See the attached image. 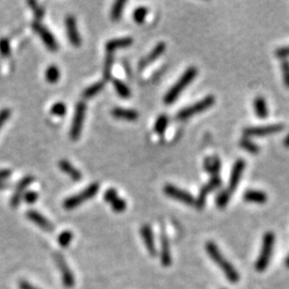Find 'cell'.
Returning a JSON list of instances; mask_svg holds the SVG:
<instances>
[{
  "mask_svg": "<svg viewBox=\"0 0 289 289\" xmlns=\"http://www.w3.org/2000/svg\"><path fill=\"white\" fill-rule=\"evenodd\" d=\"M206 250H207V253L209 254V256L211 257V260H214L216 264H218V267L223 270L227 280H230L232 283H237L240 278L239 273L237 272V270L232 267V264L222 255V253L220 252V250H218L216 243L212 242V241L207 242L206 243Z\"/></svg>",
  "mask_w": 289,
  "mask_h": 289,
  "instance_id": "obj_1",
  "label": "cell"
},
{
  "mask_svg": "<svg viewBox=\"0 0 289 289\" xmlns=\"http://www.w3.org/2000/svg\"><path fill=\"white\" fill-rule=\"evenodd\" d=\"M197 73H198V71H197L196 68L194 66L188 68V69L182 74L179 80L174 84V85L168 91H167V94L164 98V102L166 104L174 103V100H176L182 91L186 89V87L188 85V84H191L192 80L196 78Z\"/></svg>",
  "mask_w": 289,
  "mask_h": 289,
  "instance_id": "obj_2",
  "label": "cell"
},
{
  "mask_svg": "<svg viewBox=\"0 0 289 289\" xmlns=\"http://www.w3.org/2000/svg\"><path fill=\"white\" fill-rule=\"evenodd\" d=\"M274 240H276V236L273 232H268L264 234L260 254L255 264V269L257 271L262 272L267 269L269 262H270V258H271L273 246H274Z\"/></svg>",
  "mask_w": 289,
  "mask_h": 289,
  "instance_id": "obj_3",
  "label": "cell"
},
{
  "mask_svg": "<svg viewBox=\"0 0 289 289\" xmlns=\"http://www.w3.org/2000/svg\"><path fill=\"white\" fill-rule=\"evenodd\" d=\"M98 184H90L89 186H87L85 190H82V191L78 194H75L69 198H66L64 202V207L66 210H72L76 207H78L80 204L85 202L86 200H89L94 197V195H96V193L98 192Z\"/></svg>",
  "mask_w": 289,
  "mask_h": 289,
  "instance_id": "obj_4",
  "label": "cell"
},
{
  "mask_svg": "<svg viewBox=\"0 0 289 289\" xmlns=\"http://www.w3.org/2000/svg\"><path fill=\"white\" fill-rule=\"evenodd\" d=\"M214 103H216V98L214 96H208L206 98H204L202 100L198 101L197 103H195L191 106H188V108L178 112L177 118L180 120H184L186 118H190V117L196 115V114H200L204 110H208Z\"/></svg>",
  "mask_w": 289,
  "mask_h": 289,
  "instance_id": "obj_5",
  "label": "cell"
},
{
  "mask_svg": "<svg viewBox=\"0 0 289 289\" xmlns=\"http://www.w3.org/2000/svg\"><path fill=\"white\" fill-rule=\"evenodd\" d=\"M86 110H87V105L85 102L80 101L76 104L74 117H73L72 126H71V131H70L71 138L73 140H78L80 138L82 130L84 119H85V115H86Z\"/></svg>",
  "mask_w": 289,
  "mask_h": 289,
  "instance_id": "obj_6",
  "label": "cell"
},
{
  "mask_svg": "<svg viewBox=\"0 0 289 289\" xmlns=\"http://www.w3.org/2000/svg\"><path fill=\"white\" fill-rule=\"evenodd\" d=\"M32 29L38 34H39V36L42 39L43 43L45 44V46H46L50 52H57L58 50L59 46H58V43L55 39V36H52V34L50 32L46 27L40 24L39 22H32Z\"/></svg>",
  "mask_w": 289,
  "mask_h": 289,
  "instance_id": "obj_7",
  "label": "cell"
},
{
  "mask_svg": "<svg viewBox=\"0 0 289 289\" xmlns=\"http://www.w3.org/2000/svg\"><path fill=\"white\" fill-rule=\"evenodd\" d=\"M54 260L56 262V264H57L60 273H62V283H64V287L72 288L75 285V278H74V276H73L71 269L69 268V266H68L66 260L64 258V256L59 253H55Z\"/></svg>",
  "mask_w": 289,
  "mask_h": 289,
  "instance_id": "obj_8",
  "label": "cell"
},
{
  "mask_svg": "<svg viewBox=\"0 0 289 289\" xmlns=\"http://www.w3.org/2000/svg\"><path fill=\"white\" fill-rule=\"evenodd\" d=\"M285 126L284 124H269V126H250L246 128L243 130V134H244L246 138L248 136H264V135H270L278 133L282 130H284Z\"/></svg>",
  "mask_w": 289,
  "mask_h": 289,
  "instance_id": "obj_9",
  "label": "cell"
},
{
  "mask_svg": "<svg viewBox=\"0 0 289 289\" xmlns=\"http://www.w3.org/2000/svg\"><path fill=\"white\" fill-rule=\"evenodd\" d=\"M164 192L166 195H168L174 200H180L188 204H195V198L193 197V195L184 191V190L178 188L177 186H172V184H167L164 186Z\"/></svg>",
  "mask_w": 289,
  "mask_h": 289,
  "instance_id": "obj_10",
  "label": "cell"
},
{
  "mask_svg": "<svg viewBox=\"0 0 289 289\" xmlns=\"http://www.w3.org/2000/svg\"><path fill=\"white\" fill-rule=\"evenodd\" d=\"M66 34L68 38H69L70 42L74 46L78 48L82 44V38L78 32V24H76V20L74 16L72 15H68L66 18Z\"/></svg>",
  "mask_w": 289,
  "mask_h": 289,
  "instance_id": "obj_11",
  "label": "cell"
},
{
  "mask_svg": "<svg viewBox=\"0 0 289 289\" xmlns=\"http://www.w3.org/2000/svg\"><path fill=\"white\" fill-rule=\"evenodd\" d=\"M34 178L32 176H26L22 178L16 186V188L13 193V196L11 198V206L13 208H18L20 206V204L22 200V197L25 195V190L29 184H32L34 182Z\"/></svg>",
  "mask_w": 289,
  "mask_h": 289,
  "instance_id": "obj_12",
  "label": "cell"
},
{
  "mask_svg": "<svg viewBox=\"0 0 289 289\" xmlns=\"http://www.w3.org/2000/svg\"><path fill=\"white\" fill-rule=\"evenodd\" d=\"M244 168H246L244 160L240 158V160H238L237 162L234 163V165L232 167V174H230V184H228V188H227V191L230 192V194H232L234 191L236 190V188H237L239 181H240V179L242 177V174H243V172H244Z\"/></svg>",
  "mask_w": 289,
  "mask_h": 289,
  "instance_id": "obj_13",
  "label": "cell"
},
{
  "mask_svg": "<svg viewBox=\"0 0 289 289\" xmlns=\"http://www.w3.org/2000/svg\"><path fill=\"white\" fill-rule=\"evenodd\" d=\"M220 186V179L218 176H214L212 177L211 180L209 181V184H207L204 186H202V188L200 190V196L197 197V200H195V206L198 208V209H202L204 204H206V200H207V195L212 191V190H214L216 188H218Z\"/></svg>",
  "mask_w": 289,
  "mask_h": 289,
  "instance_id": "obj_14",
  "label": "cell"
},
{
  "mask_svg": "<svg viewBox=\"0 0 289 289\" xmlns=\"http://www.w3.org/2000/svg\"><path fill=\"white\" fill-rule=\"evenodd\" d=\"M26 216L45 232H52L55 230V227L52 224V222H50L46 218L43 216L40 212H38L36 210H29L26 212Z\"/></svg>",
  "mask_w": 289,
  "mask_h": 289,
  "instance_id": "obj_15",
  "label": "cell"
},
{
  "mask_svg": "<svg viewBox=\"0 0 289 289\" xmlns=\"http://www.w3.org/2000/svg\"><path fill=\"white\" fill-rule=\"evenodd\" d=\"M140 234L144 240V246H146V248L148 250L149 254L154 257L156 256V243H154V234H152V230L149 225H144L140 228Z\"/></svg>",
  "mask_w": 289,
  "mask_h": 289,
  "instance_id": "obj_16",
  "label": "cell"
},
{
  "mask_svg": "<svg viewBox=\"0 0 289 289\" xmlns=\"http://www.w3.org/2000/svg\"><path fill=\"white\" fill-rule=\"evenodd\" d=\"M160 240H161V262L164 267H170L172 264V254L170 248V241L167 238L166 232L162 227L161 234H160Z\"/></svg>",
  "mask_w": 289,
  "mask_h": 289,
  "instance_id": "obj_17",
  "label": "cell"
},
{
  "mask_svg": "<svg viewBox=\"0 0 289 289\" xmlns=\"http://www.w3.org/2000/svg\"><path fill=\"white\" fill-rule=\"evenodd\" d=\"M165 48H166V45L164 42H160L152 50L149 54L146 56V57H144L142 60H140V66L142 68H144V66H149L150 64H152L154 62V60L156 58H158L160 56H161L163 52H165Z\"/></svg>",
  "mask_w": 289,
  "mask_h": 289,
  "instance_id": "obj_18",
  "label": "cell"
},
{
  "mask_svg": "<svg viewBox=\"0 0 289 289\" xmlns=\"http://www.w3.org/2000/svg\"><path fill=\"white\" fill-rule=\"evenodd\" d=\"M133 43V39L130 36H124V38H117V39L110 40L105 45V48L108 50V52H112L114 50H116L118 48H124L131 46Z\"/></svg>",
  "mask_w": 289,
  "mask_h": 289,
  "instance_id": "obj_19",
  "label": "cell"
},
{
  "mask_svg": "<svg viewBox=\"0 0 289 289\" xmlns=\"http://www.w3.org/2000/svg\"><path fill=\"white\" fill-rule=\"evenodd\" d=\"M58 166L59 168L64 174H66L73 181H80L82 179V172L78 168H75V167L69 161H66V160L59 161Z\"/></svg>",
  "mask_w": 289,
  "mask_h": 289,
  "instance_id": "obj_20",
  "label": "cell"
},
{
  "mask_svg": "<svg viewBox=\"0 0 289 289\" xmlns=\"http://www.w3.org/2000/svg\"><path fill=\"white\" fill-rule=\"evenodd\" d=\"M112 115L118 118V119H124L128 121H134L138 118V112H135L134 110H128V108H116L112 110Z\"/></svg>",
  "mask_w": 289,
  "mask_h": 289,
  "instance_id": "obj_21",
  "label": "cell"
},
{
  "mask_svg": "<svg viewBox=\"0 0 289 289\" xmlns=\"http://www.w3.org/2000/svg\"><path fill=\"white\" fill-rule=\"evenodd\" d=\"M243 198L246 202H257V204H264L267 202L268 196L266 193L262 191H256V190H248L243 195Z\"/></svg>",
  "mask_w": 289,
  "mask_h": 289,
  "instance_id": "obj_22",
  "label": "cell"
},
{
  "mask_svg": "<svg viewBox=\"0 0 289 289\" xmlns=\"http://www.w3.org/2000/svg\"><path fill=\"white\" fill-rule=\"evenodd\" d=\"M204 167L209 174H212V177L218 176V174L220 170V161L218 156H212V158H207L204 160Z\"/></svg>",
  "mask_w": 289,
  "mask_h": 289,
  "instance_id": "obj_23",
  "label": "cell"
},
{
  "mask_svg": "<svg viewBox=\"0 0 289 289\" xmlns=\"http://www.w3.org/2000/svg\"><path fill=\"white\" fill-rule=\"evenodd\" d=\"M254 110L256 115L260 118H266L268 117V106L267 102H266L262 96H257L254 100Z\"/></svg>",
  "mask_w": 289,
  "mask_h": 289,
  "instance_id": "obj_24",
  "label": "cell"
},
{
  "mask_svg": "<svg viewBox=\"0 0 289 289\" xmlns=\"http://www.w3.org/2000/svg\"><path fill=\"white\" fill-rule=\"evenodd\" d=\"M104 82H98L94 85L89 86L88 88H86L85 90L82 91V98H94V96H96L98 92H101L104 88Z\"/></svg>",
  "mask_w": 289,
  "mask_h": 289,
  "instance_id": "obj_25",
  "label": "cell"
},
{
  "mask_svg": "<svg viewBox=\"0 0 289 289\" xmlns=\"http://www.w3.org/2000/svg\"><path fill=\"white\" fill-rule=\"evenodd\" d=\"M124 4H126L124 0H117V2L114 4V6L112 8V11H110V18L112 20L117 22L121 18V15H122Z\"/></svg>",
  "mask_w": 289,
  "mask_h": 289,
  "instance_id": "obj_26",
  "label": "cell"
},
{
  "mask_svg": "<svg viewBox=\"0 0 289 289\" xmlns=\"http://www.w3.org/2000/svg\"><path fill=\"white\" fill-rule=\"evenodd\" d=\"M114 87H115L117 94H119V96L126 98H130L131 96V90L128 88L124 82H121L120 80H114Z\"/></svg>",
  "mask_w": 289,
  "mask_h": 289,
  "instance_id": "obj_27",
  "label": "cell"
},
{
  "mask_svg": "<svg viewBox=\"0 0 289 289\" xmlns=\"http://www.w3.org/2000/svg\"><path fill=\"white\" fill-rule=\"evenodd\" d=\"M239 144H240L241 148L250 152V154H257V152H260V147H258L253 140H250L248 138H246H246H241Z\"/></svg>",
  "mask_w": 289,
  "mask_h": 289,
  "instance_id": "obj_28",
  "label": "cell"
},
{
  "mask_svg": "<svg viewBox=\"0 0 289 289\" xmlns=\"http://www.w3.org/2000/svg\"><path fill=\"white\" fill-rule=\"evenodd\" d=\"M112 64H114L112 52H108V56H106L105 62H104V69H103V75H104L105 80H110L112 78Z\"/></svg>",
  "mask_w": 289,
  "mask_h": 289,
  "instance_id": "obj_29",
  "label": "cell"
},
{
  "mask_svg": "<svg viewBox=\"0 0 289 289\" xmlns=\"http://www.w3.org/2000/svg\"><path fill=\"white\" fill-rule=\"evenodd\" d=\"M167 124H168V118H167L166 115H161L156 121L154 131L160 135L164 134L166 128H167Z\"/></svg>",
  "mask_w": 289,
  "mask_h": 289,
  "instance_id": "obj_30",
  "label": "cell"
},
{
  "mask_svg": "<svg viewBox=\"0 0 289 289\" xmlns=\"http://www.w3.org/2000/svg\"><path fill=\"white\" fill-rule=\"evenodd\" d=\"M45 76L48 82H56L60 78V71L56 66H50L45 72Z\"/></svg>",
  "mask_w": 289,
  "mask_h": 289,
  "instance_id": "obj_31",
  "label": "cell"
},
{
  "mask_svg": "<svg viewBox=\"0 0 289 289\" xmlns=\"http://www.w3.org/2000/svg\"><path fill=\"white\" fill-rule=\"evenodd\" d=\"M147 14H148V8L138 6V8H136L135 11L133 12V18L136 22L142 24V22H144V20H146Z\"/></svg>",
  "mask_w": 289,
  "mask_h": 289,
  "instance_id": "obj_32",
  "label": "cell"
},
{
  "mask_svg": "<svg viewBox=\"0 0 289 289\" xmlns=\"http://www.w3.org/2000/svg\"><path fill=\"white\" fill-rule=\"evenodd\" d=\"M73 239V234L70 230H64L58 236V243L62 248H66L70 246Z\"/></svg>",
  "mask_w": 289,
  "mask_h": 289,
  "instance_id": "obj_33",
  "label": "cell"
},
{
  "mask_svg": "<svg viewBox=\"0 0 289 289\" xmlns=\"http://www.w3.org/2000/svg\"><path fill=\"white\" fill-rule=\"evenodd\" d=\"M230 193L227 191V190H224V191L220 192L218 195V198H216V204L220 209H224L226 207V204H228L230 200Z\"/></svg>",
  "mask_w": 289,
  "mask_h": 289,
  "instance_id": "obj_34",
  "label": "cell"
},
{
  "mask_svg": "<svg viewBox=\"0 0 289 289\" xmlns=\"http://www.w3.org/2000/svg\"><path fill=\"white\" fill-rule=\"evenodd\" d=\"M50 112L52 114V115H55V116L62 117V116L66 115V106L62 102H58V103H56V104H54V105L52 106Z\"/></svg>",
  "mask_w": 289,
  "mask_h": 289,
  "instance_id": "obj_35",
  "label": "cell"
},
{
  "mask_svg": "<svg viewBox=\"0 0 289 289\" xmlns=\"http://www.w3.org/2000/svg\"><path fill=\"white\" fill-rule=\"evenodd\" d=\"M0 54H2L4 57H9L11 54L10 42L6 39V38L0 39Z\"/></svg>",
  "mask_w": 289,
  "mask_h": 289,
  "instance_id": "obj_36",
  "label": "cell"
},
{
  "mask_svg": "<svg viewBox=\"0 0 289 289\" xmlns=\"http://www.w3.org/2000/svg\"><path fill=\"white\" fill-rule=\"evenodd\" d=\"M110 206L114 209V211L122 212V211H124L126 209V202L122 198H120V197H118V198H116L115 200L110 202Z\"/></svg>",
  "mask_w": 289,
  "mask_h": 289,
  "instance_id": "obj_37",
  "label": "cell"
},
{
  "mask_svg": "<svg viewBox=\"0 0 289 289\" xmlns=\"http://www.w3.org/2000/svg\"><path fill=\"white\" fill-rule=\"evenodd\" d=\"M280 69H282L285 86L289 88V62L288 60H284V62H282V64H280Z\"/></svg>",
  "mask_w": 289,
  "mask_h": 289,
  "instance_id": "obj_38",
  "label": "cell"
},
{
  "mask_svg": "<svg viewBox=\"0 0 289 289\" xmlns=\"http://www.w3.org/2000/svg\"><path fill=\"white\" fill-rule=\"evenodd\" d=\"M29 6L32 8V10H34V13L36 15V18L38 20H41L43 16H44V9L42 6H40L39 4H38L36 2H28Z\"/></svg>",
  "mask_w": 289,
  "mask_h": 289,
  "instance_id": "obj_39",
  "label": "cell"
},
{
  "mask_svg": "<svg viewBox=\"0 0 289 289\" xmlns=\"http://www.w3.org/2000/svg\"><path fill=\"white\" fill-rule=\"evenodd\" d=\"M118 193H117V191L115 188H108V191L105 192V194H104V200L108 202V204H110L112 202H114L116 198H118Z\"/></svg>",
  "mask_w": 289,
  "mask_h": 289,
  "instance_id": "obj_40",
  "label": "cell"
},
{
  "mask_svg": "<svg viewBox=\"0 0 289 289\" xmlns=\"http://www.w3.org/2000/svg\"><path fill=\"white\" fill-rule=\"evenodd\" d=\"M11 110L9 108H4L0 110V128L6 124V121L10 118Z\"/></svg>",
  "mask_w": 289,
  "mask_h": 289,
  "instance_id": "obj_41",
  "label": "cell"
},
{
  "mask_svg": "<svg viewBox=\"0 0 289 289\" xmlns=\"http://www.w3.org/2000/svg\"><path fill=\"white\" fill-rule=\"evenodd\" d=\"M22 198H24L25 202L28 204H34L38 200V193L34 191H28L25 193Z\"/></svg>",
  "mask_w": 289,
  "mask_h": 289,
  "instance_id": "obj_42",
  "label": "cell"
},
{
  "mask_svg": "<svg viewBox=\"0 0 289 289\" xmlns=\"http://www.w3.org/2000/svg\"><path fill=\"white\" fill-rule=\"evenodd\" d=\"M276 56L278 58H280V59L289 57V45H288V46L278 48L276 50Z\"/></svg>",
  "mask_w": 289,
  "mask_h": 289,
  "instance_id": "obj_43",
  "label": "cell"
},
{
  "mask_svg": "<svg viewBox=\"0 0 289 289\" xmlns=\"http://www.w3.org/2000/svg\"><path fill=\"white\" fill-rule=\"evenodd\" d=\"M18 287H20V289H39L38 287L34 286L32 284H30L29 282H27V280H20Z\"/></svg>",
  "mask_w": 289,
  "mask_h": 289,
  "instance_id": "obj_44",
  "label": "cell"
},
{
  "mask_svg": "<svg viewBox=\"0 0 289 289\" xmlns=\"http://www.w3.org/2000/svg\"><path fill=\"white\" fill-rule=\"evenodd\" d=\"M11 170H0V181H6L8 178L11 176Z\"/></svg>",
  "mask_w": 289,
  "mask_h": 289,
  "instance_id": "obj_45",
  "label": "cell"
},
{
  "mask_svg": "<svg viewBox=\"0 0 289 289\" xmlns=\"http://www.w3.org/2000/svg\"><path fill=\"white\" fill-rule=\"evenodd\" d=\"M10 186H11V184H8V182L0 181V191H2V190H6L8 188H10Z\"/></svg>",
  "mask_w": 289,
  "mask_h": 289,
  "instance_id": "obj_46",
  "label": "cell"
},
{
  "mask_svg": "<svg viewBox=\"0 0 289 289\" xmlns=\"http://www.w3.org/2000/svg\"><path fill=\"white\" fill-rule=\"evenodd\" d=\"M284 144H285L286 147L289 148V134L286 136V138H285V140H284Z\"/></svg>",
  "mask_w": 289,
  "mask_h": 289,
  "instance_id": "obj_47",
  "label": "cell"
},
{
  "mask_svg": "<svg viewBox=\"0 0 289 289\" xmlns=\"http://www.w3.org/2000/svg\"><path fill=\"white\" fill-rule=\"evenodd\" d=\"M285 264H286V266H287V268H289V255L287 256V258H286V262H285Z\"/></svg>",
  "mask_w": 289,
  "mask_h": 289,
  "instance_id": "obj_48",
  "label": "cell"
}]
</instances>
